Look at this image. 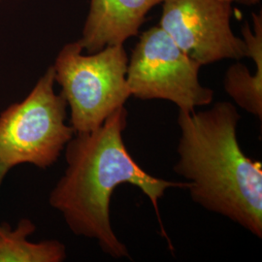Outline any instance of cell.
<instances>
[{
  "label": "cell",
  "mask_w": 262,
  "mask_h": 262,
  "mask_svg": "<svg viewBox=\"0 0 262 262\" xmlns=\"http://www.w3.org/2000/svg\"><path fill=\"white\" fill-rule=\"evenodd\" d=\"M127 116L122 106L98 128L76 133L66 147L67 168L49 198L74 234L96 240L102 252L116 259L129 257L111 225L110 204L117 187L122 184L138 187L160 219L159 201L165 191L190 186L186 181L157 178L142 169L123 142Z\"/></svg>",
  "instance_id": "obj_1"
},
{
  "label": "cell",
  "mask_w": 262,
  "mask_h": 262,
  "mask_svg": "<svg viewBox=\"0 0 262 262\" xmlns=\"http://www.w3.org/2000/svg\"><path fill=\"white\" fill-rule=\"evenodd\" d=\"M241 115L216 102L201 112L179 110L178 161L173 170L189 183L194 203L262 237V165L238 140Z\"/></svg>",
  "instance_id": "obj_2"
},
{
  "label": "cell",
  "mask_w": 262,
  "mask_h": 262,
  "mask_svg": "<svg viewBox=\"0 0 262 262\" xmlns=\"http://www.w3.org/2000/svg\"><path fill=\"white\" fill-rule=\"evenodd\" d=\"M83 52L78 41L68 43L53 66L76 133L98 128L131 96L126 82L128 56L123 45L107 46L88 55Z\"/></svg>",
  "instance_id": "obj_3"
},
{
  "label": "cell",
  "mask_w": 262,
  "mask_h": 262,
  "mask_svg": "<svg viewBox=\"0 0 262 262\" xmlns=\"http://www.w3.org/2000/svg\"><path fill=\"white\" fill-rule=\"evenodd\" d=\"M55 83L52 66L21 102L0 114V163L10 169L23 163L48 168L73 138L75 130L66 122L68 106Z\"/></svg>",
  "instance_id": "obj_4"
},
{
  "label": "cell",
  "mask_w": 262,
  "mask_h": 262,
  "mask_svg": "<svg viewBox=\"0 0 262 262\" xmlns=\"http://www.w3.org/2000/svg\"><path fill=\"white\" fill-rule=\"evenodd\" d=\"M201 66L165 30L152 27L141 34L128 58L130 95L141 100H167L181 111L194 112L214 99V91L199 81Z\"/></svg>",
  "instance_id": "obj_5"
},
{
  "label": "cell",
  "mask_w": 262,
  "mask_h": 262,
  "mask_svg": "<svg viewBox=\"0 0 262 262\" xmlns=\"http://www.w3.org/2000/svg\"><path fill=\"white\" fill-rule=\"evenodd\" d=\"M232 0H164L159 27L201 66L247 57L230 27Z\"/></svg>",
  "instance_id": "obj_6"
},
{
  "label": "cell",
  "mask_w": 262,
  "mask_h": 262,
  "mask_svg": "<svg viewBox=\"0 0 262 262\" xmlns=\"http://www.w3.org/2000/svg\"><path fill=\"white\" fill-rule=\"evenodd\" d=\"M164 0H91L82 36L78 40L88 54L107 46L124 45L139 34L147 15Z\"/></svg>",
  "instance_id": "obj_7"
},
{
  "label": "cell",
  "mask_w": 262,
  "mask_h": 262,
  "mask_svg": "<svg viewBox=\"0 0 262 262\" xmlns=\"http://www.w3.org/2000/svg\"><path fill=\"white\" fill-rule=\"evenodd\" d=\"M36 229L28 219L20 220L13 229L0 224V262H61L66 258V246L56 240L40 243L28 241V235Z\"/></svg>",
  "instance_id": "obj_8"
},
{
  "label": "cell",
  "mask_w": 262,
  "mask_h": 262,
  "mask_svg": "<svg viewBox=\"0 0 262 262\" xmlns=\"http://www.w3.org/2000/svg\"><path fill=\"white\" fill-rule=\"evenodd\" d=\"M225 90L235 103L246 112L262 119V60L254 74L247 66L236 62L228 67L225 76Z\"/></svg>",
  "instance_id": "obj_9"
},
{
  "label": "cell",
  "mask_w": 262,
  "mask_h": 262,
  "mask_svg": "<svg viewBox=\"0 0 262 262\" xmlns=\"http://www.w3.org/2000/svg\"><path fill=\"white\" fill-rule=\"evenodd\" d=\"M9 170L10 168L8 166L0 163V187H1L2 183H3V180L6 177V175L8 174Z\"/></svg>",
  "instance_id": "obj_10"
},
{
  "label": "cell",
  "mask_w": 262,
  "mask_h": 262,
  "mask_svg": "<svg viewBox=\"0 0 262 262\" xmlns=\"http://www.w3.org/2000/svg\"><path fill=\"white\" fill-rule=\"evenodd\" d=\"M233 3H239L242 5H246V6H253V5H256L260 2V0H232Z\"/></svg>",
  "instance_id": "obj_11"
},
{
  "label": "cell",
  "mask_w": 262,
  "mask_h": 262,
  "mask_svg": "<svg viewBox=\"0 0 262 262\" xmlns=\"http://www.w3.org/2000/svg\"><path fill=\"white\" fill-rule=\"evenodd\" d=\"M0 1H2V0H0Z\"/></svg>",
  "instance_id": "obj_12"
}]
</instances>
